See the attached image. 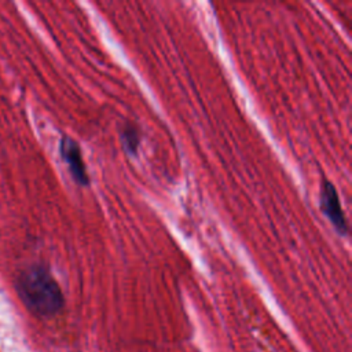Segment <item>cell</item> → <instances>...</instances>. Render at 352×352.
Returning <instances> with one entry per match:
<instances>
[{
	"label": "cell",
	"mask_w": 352,
	"mask_h": 352,
	"mask_svg": "<svg viewBox=\"0 0 352 352\" xmlns=\"http://www.w3.org/2000/svg\"><path fill=\"white\" fill-rule=\"evenodd\" d=\"M59 153L62 160L66 162L74 182L84 187L89 186V176L87 173V168H85L78 143L70 136L65 135L62 136L59 143Z\"/></svg>",
	"instance_id": "obj_3"
},
{
	"label": "cell",
	"mask_w": 352,
	"mask_h": 352,
	"mask_svg": "<svg viewBox=\"0 0 352 352\" xmlns=\"http://www.w3.org/2000/svg\"><path fill=\"white\" fill-rule=\"evenodd\" d=\"M120 138H121V144L124 147V150L131 154V155H135L138 153V147L140 144V135H139V131L133 126V125H125L122 129H121V133H120Z\"/></svg>",
	"instance_id": "obj_4"
},
{
	"label": "cell",
	"mask_w": 352,
	"mask_h": 352,
	"mask_svg": "<svg viewBox=\"0 0 352 352\" xmlns=\"http://www.w3.org/2000/svg\"><path fill=\"white\" fill-rule=\"evenodd\" d=\"M16 289L26 307L40 316H52L63 307V294L54 276L41 265L21 272Z\"/></svg>",
	"instance_id": "obj_1"
},
{
	"label": "cell",
	"mask_w": 352,
	"mask_h": 352,
	"mask_svg": "<svg viewBox=\"0 0 352 352\" xmlns=\"http://www.w3.org/2000/svg\"><path fill=\"white\" fill-rule=\"evenodd\" d=\"M319 205H320L322 213L333 224V227L337 230V232L341 235H346L348 234L346 217L344 214L338 192L330 180L324 179L322 182Z\"/></svg>",
	"instance_id": "obj_2"
}]
</instances>
